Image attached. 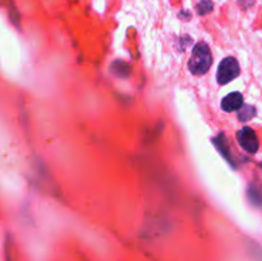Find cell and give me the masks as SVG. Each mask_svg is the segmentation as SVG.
Returning <instances> with one entry per match:
<instances>
[{
	"label": "cell",
	"mask_w": 262,
	"mask_h": 261,
	"mask_svg": "<svg viewBox=\"0 0 262 261\" xmlns=\"http://www.w3.org/2000/svg\"><path fill=\"white\" fill-rule=\"evenodd\" d=\"M211 64L212 56L209 46L205 42H199L194 46L191 59L188 61L189 71L193 74H196V76H202V74H205L209 71Z\"/></svg>",
	"instance_id": "6da1fadb"
},
{
	"label": "cell",
	"mask_w": 262,
	"mask_h": 261,
	"mask_svg": "<svg viewBox=\"0 0 262 261\" xmlns=\"http://www.w3.org/2000/svg\"><path fill=\"white\" fill-rule=\"evenodd\" d=\"M238 76H239V64H238V61L234 58H232V56L225 58L220 63L219 69H217V82L220 84L229 83L230 81L235 79Z\"/></svg>",
	"instance_id": "7a4b0ae2"
},
{
	"label": "cell",
	"mask_w": 262,
	"mask_h": 261,
	"mask_svg": "<svg viewBox=\"0 0 262 261\" xmlns=\"http://www.w3.org/2000/svg\"><path fill=\"white\" fill-rule=\"evenodd\" d=\"M237 138L239 145L245 148L246 151L251 154H255L258 150V140L255 130L250 127H245L238 130Z\"/></svg>",
	"instance_id": "3957f363"
},
{
	"label": "cell",
	"mask_w": 262,
	"mask_h": 261,
	"mask_svg": "<svg viewBox=\"0 0 262 261\" xmlns=\"http://www.w3.org/2000/svg\"><path fill=\"white\" fill-rule=\"evenodd\" d=\"M243 106V96L239 92H232L228 96L224 97V100L222 101V107L223 110L228 113L235 112V110H239Z\"/></svg>",
	"instance_id": "277c9868"
},
{
	"label": "cell",
	"mask_w": 262,
	"mask_h": 261,
	"mask_svg": "<svg viewBox=\"0 0 262 261\" xmlns=\"http://www.w3.org/2000/svg\"><path fill=\"white\" fill-rule=\"evenodd\" d=\"M256 115V109L251 105H243L239 110H238V118L241 122H247L251 120Z\"/></svg>",
	"instance_id": "5b68a950"
},
{
	"label": "cell",
	"mask_w": 262,
	"mask_h": 261,
	"mask_svg": "<svg viewBox=\"0 0 262 261\" xmlns=\"http://www.w3.org/2000/svg\"><path fill=\"white\" fill-rule=\"evenodd\" d=\"M212 9H214V4H212L211 0H201V2L197 4V12L201 15L207 14V13L211 12Z\"/></svg>",
	"instance_id": "8992f818"
}]
</instances>
